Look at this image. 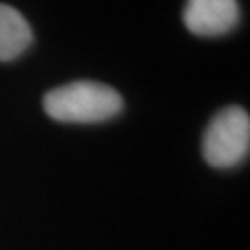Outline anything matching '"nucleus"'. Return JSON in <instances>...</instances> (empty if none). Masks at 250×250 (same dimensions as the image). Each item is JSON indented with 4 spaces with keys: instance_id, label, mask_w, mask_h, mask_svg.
Returning a JSON list of instances; mask_svg holds the SVG:
<instances>
[{
    "instance_id": "1",
    "label": "nucleus",
    "mask_w": 250,
    "mask_h": 250,
    "mask_svg": "<svg viewBox=\"0 0 250 250\" xmlns=\"http://www.w3.org/2000/svg\"><path fill=\"white\" fill-rule=\"evenodd\" d=\"M45 113L58 123H102L121 113L123 97L102 82L78 80L54 87L43 99Z\"/></svg>"
},
{
    "instance_id": "2",
    "label": "nucleus",
    "mask_w": 250,
    "mask_h": 250,
    "mask_svg": "<svg viewBox=\"0 0 250 250\" xmlns=\"http://www.w3.org/2000/svg\"><path fill=\"white\" fill-rule=\"evenodd\" d=\"M250 148V117L239 106L221 109L202 137V156L215 169L239 165Z\"/></svg>"
},
{
    "instance_id": "4",
    "label": "nucleus",
    "mask_w": 250,
    "mask_h": 250,
    "mask_svg": "<svg viewBox=\"0 0 250 250\" xmlns=\"http://www.w3.org/2000/svg\"><path fill=\"white\" fill-rule=\"evenodd\" d=\"M34 43V32L19 9L0 4V62H11Z\"/></svg>"
},
{
    "instance_id": "3",
    "label": "nucleus",
    "mask_w": 250,
    "mask_h": 250,
    "mask_svg": "<svg viewBox=\"0 0 250 250\" xmlns=\"http://www.w3.org/2000/svg\"><path fill=\"white\" fill-rule=\"evenodd\" d=\"M241 9L237 0H188L182 21L193 36L221 37L239 24Z\"/></svg>"
}]
</instances>
